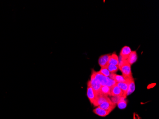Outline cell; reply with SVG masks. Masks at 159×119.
<instances>
[{"instance_id":"obj_1","label":"cell","mask_w":159,"mask_h":119,"mask_svg":"<svg viewBox=\"0 0 159 119\" xmlns=\"http://www.w3.org/2000/svg\"><path fill=\"white\" fill-rule=\"evenodd\" d=\"M92 76H93L97 82L101 86L106 85L111 87L116 83L115 81L110 79V78L104 76L98 72H95L94 70L92 71Z\"/></svg>"},{"instance_id":"obj_2","label":"cell","mask_w":159,"mask_h":119,"mask_svg":"<svg viewBox=\"0 0 159 119\" xmlns=\"http://www.w3.org/2000/svg\"><path fill=\"white\" fill-rule=\"evenodd\" d=\"M118 67L122 72V76L125 79L133 77L131 71V65L128 63L126 60L123 59L120 56L119 57Z\"/></svg>"},{"instance_id":"obj_3","label":"cell","mask_w":159,"mask_h":119,"mask_svg":"<svg viewBox=\"0 0 159 119\" xmlns=\"http://www.w3.org/2000/svg\"><path fill=\"white\" fill-rule=\"evenodd\" d=\"M111 55V54H106L100 56L99 59L98 63L101 68H107Z\"/></svg>"},{"instance_id":"obj_4","label":"cell","mask_w":159,"mask_h":119,"mask_svg":"<svg viewBox=\"0 0 159 119\" xmlns=\"http://www.w3.org/2000/svg\"><path fill=\"white\" fill-rule=\"evenodd\" d=\"M116 106V105L113 103L110 100L103 102L102 104L99 106L98 107L111 112L115 108Z\"/></svg>"},{"instance_id":"obj_5","label":"cell","mask_w":159,"mask_h":119,"mask_svg":"<svg viewBox=\"0 0 159 119\" xmlns=\"http://www.w3.org/2000/svg\"><path fill=\"white\" fill-rule=\"evenodd\" d=\"M111 96L123 97V92L119 86H118L116 83L111 87Z\"/></svg>"},{"instance_id":"obj_6","label":"cell","mask_w":159,"mask_h":119,"mask_svg":"<svg viewBox=\"0 0 159 119\" xmlns=\"http://www.w3.org/2000/svg\"><path fill=\"white\" fill-rule=\"evenodd\" d=\"M87 95L90 102L92 104H93L95 99L96 98L97 95L92 87L90 86V84L88 83L87 90Z\"/></svg>"},{"instance_id":"obj_7","label":"cell","mask_w":159,"mask_h":119,"mask_svg":"<svg viewBox=\"0 0 159 119\" xmlns=\"http://www.w3.org/2000/svg\"><path fill=\"white\" fill-rule=\"evenodd\" d=\"M110 100L109 97L103 95H97L96 98L95 99L93 104L94 106H99L101 104L105 101H108Z\"/></svg>"},{"instance_id":"obj_8","label":"cell","mask_w":159,"mask_h":119,"mask_svg":"<svg viewBox=\"0 0 159 119\" xmlns=\"http://www.w3.org/2000/svg\"><path fill=\"white\" fill-rule=\"evenodd\" d=\"M131 49L129 46H124L120 52V56L124 60H126L131 52Z\"/></svg>"},{"instance_id":"obj_9","label":"cell","mask_w":159,"mask_h":119,"mask_svg":"<svg viewBox=\"0 0 159 119\" xmlns=\"http://www.w3.org/2000/svg\"><path fill=\"white\" fill-rule=\"evenodd\" d=\"M126 79V81L125 82L116 83L118 86H119L122 90V92H123V97L125 98V99L126 98L127 96V92H128V79Z\"/></svg>"},{"instance_id":"obj_10","label":"cell","mask_w":159,"mask_h":119,"mask_svg":"<svg viewBox=\"0 0 159 119\" xmlns=\"http://www.w3.org/2000/svg\"><path fill=\"white\" fill-rule=\"evenodd\" d=\"M103 95L108 97L111 96V87L106 85L101 86L97 95Z\"/></svg>"},{"instance_id":"obj_11","label":"cell","mask_w":159,"mask_h":119,"mask_svg":"<svg viewBox=\"0 0 159 119\" xmlns=\"http://www.w3.org/2000/svg\"><path fill=\"white\" fill-rule=\"evenodd\" d=\"M110 79L115 82L116 83L125 82L126 79L122 76L118 75L115 73H111L109 77Z\"/></svg>"},{"instance_id":"obj_12","label":"cell","mask_w":159,"mask_h":119,"mask_svg":"<svg viewBox=\"0 0 159 119\" xmlns=\"http://www.w3.org/2000/svg\"><path fill=\"white\" fill-rule=\"evenodd\" d=\"M126 79H128V90L127 92V96H128L135 91V80L133 77L126 78Z\"/></svg>"},{"instance_id":"obj_13","label":"cell","mask_w":159,"mask_h":119,"mask_svg":"<svg viewBox=\"0 0 159 119\" xmlns=\"http://www.w3.org/2000/svg\"><path fill=\"white\" fill-rule=\"evenodd\" d=\"M93 112L95 114L101 116V117H106L111 113L110 111L105 110L100 107H98L93 110Z\"/></svg>"},{"instance_id":"obj_14","label":"cell","mask_w":159,"mask_h":119,"mask_svg":"<svg viewBox=\"0 0 159 119\" xmlns=\"http://www.w3.org/2000/svg\"><path fill=\"white\" fill-rule=\"evenodd\" d=\"M137 59H138V56H137L136 52L131 51L129 57L127 59V61L130 65H131L136 62Z\"/></svg>"},{"instance_id":"obj_15","label":"cell","mask_w":159,"mask_h":119,"mask_svg":"<svg viewBox=\"0 0 159 119\" xmlns=\"http://www.w3.org/2000/svg\"><path fill=\"white\" fill-rule=\"evenodd\" d=\"M113 64V65H117L119 64V57L115 52L111 54V57L109 61V64Z\"/></svg>"},{"instance_id":"obj_16","label":"cell","mask_w":159,"mask_h":119,"mask_svg":"<svg viewBox=\"0 0 159 119\" xmlns=\"http://www.w3.org/2000/svg\"><path fill=\"white\" fill-rule=\"evenodd\" d=\"M117 105L119 109H125L127 106V101L125 100V98H123V97H121L120 101L118 102Z\"/></svg>"},{"instance_id":"obj_17","label":"cell","mask_w":159,"mask_h":119,"mask_svg":"<svg viewBox=\"0 0 159 119\" xmlns=\"http://www.w3.org/2000/svg\"><path fill=\"white\" fill-rule=\"evenodd\" d=\"M108 70H109L111 73H115L117 72L119 69V67L117 65H113V64H109L107 67Z\"/></svg>"},{"instance_id":"obj_18","label":"cell","mask_w":159,"mask_h":119,"mask_svg":"<svg viewBox=\"0 0 159 119\" xmlns=\"http://www.w3.org/2000/svg\"><path fill=\"white\" fill-rule=\"evenodd\" d=\"M98 72L102 76L108 77L111 74L109 70H108L107 68H101V70Z\"/></svg>"},{"instance_id":"obj_19","label":"cell","mask_w":159,"mask_h":119,"mask_svg":"<svg viewBox=\"0 0 159 119\" xmlns=\"http://www.w3.org/2000/svg\"><path fill=\"white\" fill-rule=\"evenodd\" d=\"M121 97H122L112 96L110 100L113 103L117 105L118 102L120 101V99H121Z\"/></svg>"}]
</instances>
